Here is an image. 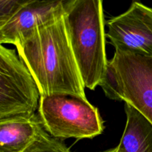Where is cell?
<instances>
[{
	"instance_id": "6da1fadb",
	"label": "cell",
	"mask_w": 152,
	"mask_h": 152,
	"mask_svg": "<svg viewBox=\"0 0 152 152\" xmlns=\"http://www.w3.org/2000/svg\"><path fill=\"white\" fill-rule=\"evenodd\" d=\"M64 16L34 28L15 46L35 79L41 96L68 94L86 98Z\"/></svg>"
},
{
	"instance_id": "7a4b0ae2",
	"label": "cell",
	"mask_w": 152,
	"mask_h": 152,
	"mask_svg": "<svg viewBox=\"0 0 152 152\" xmlns=\"http://www.w3.org/2000/svg\"><path fill=\"white\" fill-rule=\"evenodd\" d=\"M103 0H76L64 16L67 35L86 88L99 86L108 66Z\"/></svg>"
},
{
	"instance_id": "3957f363",
	"label": "cell",
	"mask_w": 152,
	"mask_h": 152,
	"mask_svg": "<svg viewBox=\"0 0 152 152\" xmlns=\"http://www.w3.org/2000/svg\"><path fill=\"white\" fill-rule=\"evenodd\" d=\"M37 114L44 129L58 139H92L104 130L98 108L76 95L41 96Z\"/></svg>"
},
{
	"instance_id": "277c9868",
	"label": "cell",
	"mask_w": 152,
	"mask_h": 152,
	"mask_svg": "<svg viewBox=\"0 0 152 152\" xmlns=\"http://www.w3.org/2000/svg\"><path fill=\"white\" fill-rule=\"evenodd\" d=\"M41 97L38 85L16 50L0 45V120L32 117Z\"/></svg>"
},
{
	"instance_id": "5b68a950",
	"label": "cell",
	"mask_w": 152,
	"mask_h": 152,
	"mask_svg": "<svg viewBox=\"0 0 152 152\" xmlns=\"http://www.w3.org/2000/svg\"><path fill=\"white\" fill-rule=\"evenodd\" d=\"M111 62L117 80L114 100L130 104L152 123V56L115 51Z\"/></svg>"
},
{
	"instance_id": "8992f818",
	"label": "cell",
	"mask_w": 152,
	"mask_h": 152,
	"mask_svg": "<svg viewBox=\"0 0 152 152\" xmlns=\"http://www.w3.org/2000/svg\"><path fill=\"white\" fill-rule=\"evenodd\" d=\"M106 37L116 51L152 56V8L134 1L107 22Z\"/></svg>"
},
{
	"instance_id": "52a82bcc",
	"label": "cell",
	"mask_w": 152,
	"mask_h": 152,
	"mask_svg": "<svg viewBox=\"0 0 152 152\" xmlns=\"http://www.w3.org/2000/svg\"><path fill=\"white\" fill-rule=\"evenodd\" d=\"M76 0H39L19 9L0 25V44L16 45L37 27L63 17Z\"/></svg>"
},
{
	"instance_id": "ba28073f",
	"label": "cell",
	"mask_w": 152,
	"mask_h": 152,
	"mask_svg": "<svg viewBox=\"0 0 152 152\" xmlns=\"http://www.w3.org/2000/svg\"><path fill=\"white\" fill-rule=\"evenodd\" d=\"M41 126L38 114L0 120V152H22L35 139Z\"/></svg>"
},
{
	"instance_id": "9c48e42d",
	"label": "cell",
	"mask_w": 152,
	"mask_h": 152,
	"mask_svg": "<svg viewBox=\"0 0 152 152\" xmlns=\"http://www.w3.org/2000/svg\"><path fill=\"white\" fill-rule=\"evenodd\" d=\"M125 111L127 121L117 152H152V123L127 102Z\"/></svg>"
},
{
	"instance_id": "30bf717a",
	"label": "cell",
	"mask_w": 152,
	"mask_h": 152,
	"mask_svg": "<svg viewBox=\"0 0 152 152\" xmlns=\"http://www.w3.org/2000/svg\"><path fill=\"white\" fill-rule=\"evenodd\" d=\"M22 152H71L58 138L51 136L42 125L35 139Z\"/></svg>"
},
{
	"instance_id": "8fae6325",
	"label": "cell",
	"mask_w": 152,
	"mask_h": 152,
	"mask_svg": "<svg viewBox=\"0 0 152 152\" xmlns=\"http://www.w3.org/2000/svg\"><path fill=\"white\" fill-rule=\"evenodd\" d=\"M39 0H0V25L26 4Z\"/></svg>"
},
{
	"instance_id": "7c38bea8",
	"label": "cell",
	"mask_w": 152,
	"mask_h": 152,
	"mask_svg": "<svg viewBox=\"0 0 152 152\" xmlns=\"http://www.w3.org/2000/svg\"><path fill=\"white\" fill-rule=\"evenodd\" d=\"M117 147H116V148H111V149L107 150V151H102V152H117Z\"/></svg>"
}]
</instances>
